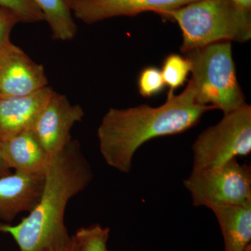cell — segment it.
Returning a JSON list of instances; mask_svg holds the SVG:
<instances>
[{
	"label": "cell",
	"mask_w": 251,
	"mask_h": 251,
	"mask_svg": "<svg viewBox=\"0 0 251 251\" xmlns=\"http://www.w3.org/2000/svg\"><path fill=\"white\" fill-rule=\"evenodd\" d=\"M214 109L198 103L190 81L179 95L169 90L166 103L160 106L110 108L97 130L100 152L108 166L128 173L133 156L143 144L158 137L184 133Z\"/></svg>",
	"instance_id": "obj_1"
},
{
	"label": "cell",
	"mask_w": 251,
	"mask_h": 251,
	"mask_svg": "<svg viewBox=\"0 0 251 251\" xmlns=\"http://www.w3.org/2000/svg\"><path fill=\"white\" fill-rule=\"evenodd\" d=\"M93 179L80 145L72 140L52 156L44 188L35 206L16 225L0 223V232L9 234L21 251H59L70 240L64 215L72 198Z\"/></svg>",
	"instance_id": "obj_2"
},
{
	"label": "cell",
	"mask_w": 251,
	"mask_h": 251,
	"mask_svg": "<svg viewBox=\"0 0 251 251\" xmlns=\"http://www.w3.org/2000/svg\"><path fill=\"white\" fill-rule=\"evenodd\" d=\"M156 14L174 20L182 33V52L221 41L246 42L251 38L249 11L230 0H198Z\"/></svg>",
	"instance_id": "obj_3"
},
{
	"label": "cell",
	"mask_w": 251,
	"mask_h": 251,
	"mask_svg": "<svg viewBox=\"0 0 251 251\" xmlns=\"http://www.w3.org/2000/svg\"><path fill=\"white\" fill-rule=\"evenodd\" d=\"M192 74L190 82L196 100L224 114L245 103L236 75L230 41H221L187 52Z\"/></svg>",
	"instance_id": "obj_4"
},
{
	"label": "cell",
	"mask_w": 251,
	"mask_h": 251,
	"mask_svg": "<svg viewBox=\"0 0 251 251\" xmlns=\"http://www.w3.org/2000/svg\"><path fill=\"white\" fill-rule=\"evenodd\" d=\"M193 170L222 166L251 152V106L224 114L217 125L206 128L193 144Z\"/></svg>",
	"instance_id": "obj_5"
},
{
	"label": "cell",
	"mask_w": 251,
	"mask_h": 251,
	"mask_svg": "<svg viewBox=\"0 0 251 251\" xmlns=\"http://www.w3.org/2000/svg\"><path fill=\"white\" fill-rule=\"evenodd\" d=\"M184 185L195 206H251V169L237 159L222 166L193 170Z\"/></svg>",
	"instance_id": "obj_6"
},
{
	"label": "cell",
	"mask_w": 251,
	"mask_h": 251,
	"mask_svg": "<svg viewBox=\"0 0 251 251\" xmlns=\"http://www.w3.org/2000/svg\"><path fill=\"white\" fill-rule=\"evenodd\" d=\"M84 117L85 112L80 105L73 104L65 95L54 92L31 130L46 152L52 156L72 140L73 127Z\"/></svg>",
	"instance_id": "obj_7"
},
{
	"label": "cell",
	"mask_w": 251,
	"mask_h": 251,
	"mask_svg": "<svg viewBox=\"0 0 251 251\" xmlns=\"http://www.w3.org/2000/svg\"><path fill=\"white\" fill-rule=\"evenodd\" d=\"M47 86L44 66L8 41L0 50V97L29 95Z\"/></svg>",
	"instance_id": "obj_8"
},
{
	"label": "cell",
	"mask_w": 251,
	"mask_h": 251,
	"mask_svg": "<svg viewBox=\"0 0 251 251\" xmlns=\"http://www.w3.org/2000/svg\"><path fill=\"white\" fill-rule=\"evenodd\" d=\"M198 0H72L74 17L86 24L108 18L175 9Z\"/></svg>",
	"instance_id": "obj_9"
},
{
	"label": "cell",
	"mask_w": 251,
	"mask_h": 251,
	"mask_svg": "<svg viewBox=\"0 0 251 251\" xmlns=\"http://www.w3.org/2000/svg\"><path fill=\"white\" fill-rule=\"evenodd\" d=\"M54 92L47 86L29 95L0 97V140L32 129Z\"/></svg>",
	"instance_id": "obj_10"
},
{
	"label": "cell",
	"mask_w": 251,
	"mask_h": 251,
	"mask_svg": "<svg viewBox=\"0 0 251 251\" xmlns=\"http://www.w3.org/2000/svg\"><path fill=\"white\" fill-rule=\"evenodd\" d=\"M45 175L23 172L0 177V219L11 222L24 211L35 206L42 193Z\"/></svg>",
	"instance_id": "obj_11"
},
{
	"label": "cell",
	"mask_w": 251,
	"mask_h": 251,
	"mask_svg": "<svg viewBox=\"0 0 251 251\" xmlns=\"http://www.w3.org/2000/svg\"><path fill=\"white\" fill-rule=\"evenodd\" d=\"M3 158L10 170L45 175L52 156L46 152L32 130L1 140Z\"/></svg>",
	"instance_id": "obj_12"
},
{
	"label": "cell",
	"mask_w": 251,
	"mask_h": 251,
	"mask_svg": "<svg viewBox=\"0 0 251 251\" xmlns=\"http://www.w3.org/2000/svg\"><path fill=\"white\" fill-rule=\"evenodd\" d=\"M219 222L225 251H245L251 241V206H224L211 209Z\"/></svg>",
	"instance_id": "obj_13"
},
{
	"label": "cell",
	"mask_w": 251,
	"mask_h": 251,
	"mask_svg": "<svg viewBox=\"0 0 251 251\" xmlns=\"http://www.w3.org/2000/svg\"><path fill=\"white\" fill-rule=\"evenodd\" d=\"M40 9L44 21L49 25L54 41H69L75 39L77 26L73 14L72 0H31Z\"/></svg>",
	"instance_id": "obj_14"
},
{
	"label": "cell",
	"mask_w": 251,
	"mask_h": 251,
	"mask_svg": "<svg viewBox=\"0 0 251 251\" xmlns=\"http://www.w3.org/2000/svg\"><path fill=\"white\" fill-rule=\"evenodd\" d=\"M191 70V62L187 57L171 54L165 59L161 71L165 84L175 92L184 85Z\"/></svg>",
	"instance_id": "obj_15"
},
{
	"label": "cell",
	"mask_w": 251,
	"mask_h": 251,
	"mask_svg": "<svg viewBox=\"0 0 251 251\" xmlns=\"http://www.w3.org/2000/svg\"><path fill=\"white\" fill-rule=\"evenodd\" d=\"M110 228L99 224L81 227L75 233L79 251H108L107 243Z\"/></svg>",
	"instance_id": "obj_16"
},
{
	"label": "cell",
	"mask_w": 251,
	"mask_h": 251,
	"mask_svg": "<svg viewBox=\"0 0 251 251\" xmlns=\"http://www.w3.org/2000/svg\"><path fill=\"white\" fill-rule=\"evenodd\" d=\"M0 7L9 10L21 23H36L44 21L40 9L31 0H0Z\"/></svg>",
	"instance_id": "obj_17"
},
{
	"label": "cell",
	"mask_w": 251,
	"mask_h": 251,
	"mask_svg": "<svg viewBox=\"0 0 251 251\" xmlns=\"http://www.w3.org/2000/svg\"><path fill=\"white\" fill-rule=\"evenodd\" d=\"M138 90L144 97H151L161 93L166 84L161 69L155 67L145 68L138 80Z\"/></svg>",
	"instance_id": "obj_18"
},
{
	"label": "cell",
	"mask_w": 251,
	"mask_h": 251,
	"mask_svg": "<svg viewBox=\"0 0 251 251\" xmlns=\"http://www.w3.org/2000/svg\"><path fill=\"white\" fill-rule=\"evenodd\" d=\"M21 21L14 13L0 7V50L10 40L11 31Z\"/></svg>",
	"instance_id": "obj_19"
},
{
	"label": "cell",
	"mask_w": 251,
	"mask_h": 251,
	"mask_svg": "<svg viewBox=\"0 0 251 251\" xmlns=\"http://www.w3.org/2000/svg\"><path fill=\"white\" fill-rule=\"evenodd\" d=\"M11 173V170L6 166L4 158H3L2 143H1V140H0V177L6 176Z\"/></svg>",
	"instance_id": "obj_20"
},
{
	"label": "cell",
	"mask_w": 251,
	"mask_h": 251,
	"mask_svg": "<svg viewBox=\"0 0 251 251\" xmlns=\"http://www.w3.org/2000/svg\"><path fill=\"white\" fill-rule=\"evenodd\" d=\"M59 251H79L78 245H77V240L75 239V236L74 235L71 237L69 242Z\"/></svg>",
	"instance_id": "obj_21"
},
{
	"label": "cell",
	"mask_w": 251,
	"mask_h": 251,
	"mask_svg": "<svg viewBox=\"0 0 251 251\" xmlns=\"http://www.w3.org/2000/svg\"><path fill=\"white\" fill-rule=\"evenodd\" d=\"M233 4L240 9L249 11L251 6V0H230Z\"/></svg>",
	"instance_id": "obj_22"
},
{
	"label": "cell",
	"mask_w": 251,
	"mask_h": 251,
	"mask_svg": "<svg viewBox=\"0 0 251 251\" xmlns=\"http://www.w3.org/2000/svg\"><path fill=\"white\" fill-rule=\"evenodd\" d=\"M245 251H251V244L250 245L248 246L247 249H246Z\"/></svg>",
	"instance_id": "obj_23"
},
{
	"label": "cell",
	"mask_w": 251,
	"mask_h": 251,
	"mask_svg": "<svg viewBox=\"0 0 251 251\" xmlns=\"http://www.w3.org/2000/svg\"></svg>",
	"instance_id": "obj_24"
}]
</instances>
